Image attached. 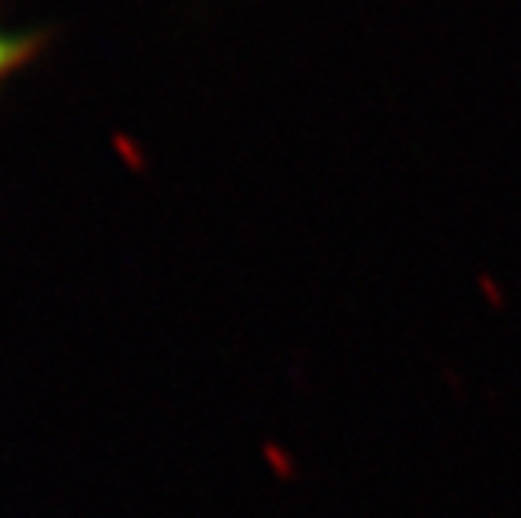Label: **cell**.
Segmentation results:
<instances>
[{
    "mask_svg": "<svg viewBox=\"0 0 521 518\" xmlns=\"http://www.w3.org/2000/svg\"><path fill=\"white\" fill-rule=\"evenodd\" d=\"M44 44H47V35L41 32H13L0 26V85L22 66L32 63L44 50Z\"/></svg>",
    "mask_w": 521,
    "mask_h": 518,
    "instance_id": "cell-1",
    "label": "cell"
}]
</instances>
